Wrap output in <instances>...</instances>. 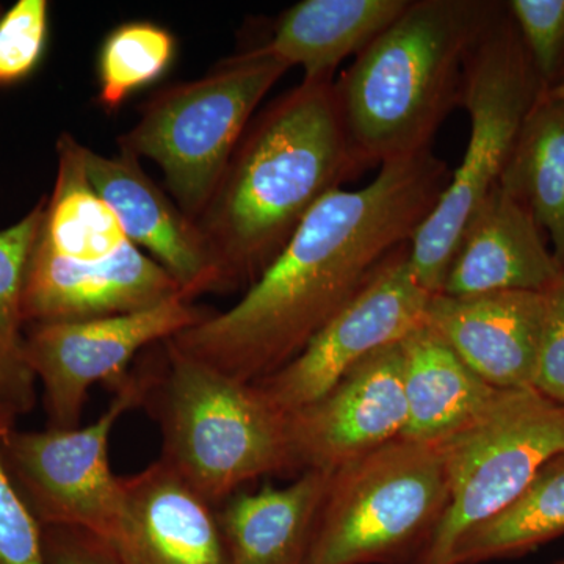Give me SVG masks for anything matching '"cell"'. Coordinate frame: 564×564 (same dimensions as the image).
Segmentation results:
<instances>
[{"instance_id": "cell-3", "label": "cell", "mask_w": 564, "mask_h": 564, "mask_svg": "<svg viewBox=\"0 0 564 564\" xmlns=\"http://www.w3.org/2000/svg\"><path fill=\"white\" fill-rule=\"evenodd\" d=\"M496 0H410L406 10L334 82L364 172L432 150L462 101L464 68Z\"/></svg>"}, {"instance_id": "cell-10", "label": "cell", "mask_w": 564, "mask_h": 564, "mask_svg": "<svg viewBox=\"0 0 564 564\" xmlns=\"http://www.w3.org/2000/svg\"><path fill=\"white\" fill-rule=\"evenodd\" d=\"M101 417L73 430L18 432L3 437L11 480L41 527H73L110 541L121 513V477L110 469L109 443L118 419L143 403L132 370Z\"/></svg>"}, {"instance_id": "cell-28", "label": "cell", "mask_w": 564, "mask_h": 564, "mask_svg": "<svg viewBox=\"0 0 564 564\" xmlns=\"http://www.w3.org/2000/svg\"><path fill=\"white\" fill-rule=\"evenodd\" d=\"M544 296V325L533 389L564 406V269Z\"/></svg>"}, {"instance_id": "cell-25", "label": "cell", "mask_w": 564, "mask_h": 564, "mask_svg": "<svg viewBox=\"0 0 564 564\" xmlns=\"http://www.w3.org/2000/svg\"><path fill=\"white\" fill-rule=\"evenodd\" d=\"M507 6L541 88L560 90L564 87V0H510Z\"/></svg>"}, {"instance_id": "cell-5", "label": "cell", "mask_w": 564, "mask_h": 564, "mask_svg": "<svg viewBox=\"0 0 564 564\" xmlns=\"http://www.w3.org/2000/svg\"><path fill=\"white\" fill-rule=\"evenodd\" d=\"M57 154V180L43 199L25 272V325L133 313L163 302L173 292L172 276L131 243L93 187L84 144L62 133Z\"/></svg>"}, {"instance_id": "cell-11", "label": "cell", "mask_w": 564, "mask_h": 564, "mask_svg": "<svg viewBox=\"0 0 564 564\" xmlns=\"http://www.w3.org/2000/svg\"><path fill=\"white\" fill-rule=\"evenodd\" d=\"M212 314L187 295H176L135 313L28 325L25 361L43 386L47 429H77L93 386L101 381L115 391L141 350L172 339Z\"/></svg>"}, {"instance_id": "cell-13", "label": "cell", "mask_w": 564, "mask_h": 564, "mask_svg": "<svg viewBox=\"0 0 564 564\" xmlns=\"http://www.w3.org/2000/svg\"><path fill=\"white\" fill-rule=\"evenodd\" d=\"M400 343L373 351L321 399L289 414L296 473H336L402 437L406 400Z\"/></svg>"}, {"instance_id": "cell-7", "label": "cell", "mask_w": 564, "mask_h": 564, "mask_svg": "<svg viewBox=\"0 0 564 564\" xmlns=\"http://www.w3.org/2000/svg\"><path fill=\"white\" fill-rule=\"evenodd\" d=\"M447 500L440 444L399 437L332 474L306 564H414Z\"/></svg>"}, {"instance_id": "cell-19", "label": "cell", "mask_w": 564, "mask_h": 564, "mask_svg": "<svg viewBox=\"0 0 564 564\" xmlns=\"http://www.w3.org/2000/svg\"><path fill=\"white\" fill-rule=\"evenodd\" d=\"M410 0H302L282 11L252 55L302 66L303 80L333 79L337 65L366 50Z\"/></svg>"}, {"instance_id": "cell-8", "label": "cell", "mask_w": 564, "mask_h": 564, "mask_svg": "<svg viewBox=\"0 0 564 564\" xmlns=\"http://www.w3.org/2000/svg\"><path fill=\"white\" fill-rule=\"evenodd\" d=\"M289 68L242 51L198 80L170 85L141 106L121 152L161 166L165 184L193 220L206 209L263 96Z\"/></svg>"}, {"instance_id": "cell-27", "label": "cell", "mask_w": 564, "mask_h": 564, "mask_svg": "<svg viewBox=\"0 0 564 564\" xmlns=\"http://www.w3.org/2000/svg\"><path fill=\"white\" fill-rule=\"evenodd\" d=\"M17 419L0 408V564H46L43 527L22 500L3 462V437Z\"/></svg>"}, {"instance_id": "cell-26", "label": "cell", "mask_w": 564, "mask_h": 564, "mask_svg": "<svg viewBox=\"0 0 564 564\" xmlns=\"http://www.w3.org/2000/svg\"><path fill=\"white\" fill-rule=\"evenodd\" d=\"M50 39V3L18 0L0 14V88L20 84L39 68Z\"/></svg>"}, {"instance_id": "cell-15", "label": "cell", "mask_w": 564, "mask_h": 564, "mask_svg": "<svg viewBox=\"0 0 564 564\" xmlns=\"http://www.w3.org/2000/svg\"><path fill=\"white\" fill-rule=\"evenodd\" d=\"M85 166L131 243L150 252L185 295L221 292L220 269L202 226L150 180L139 159L126 152L107 158L85 147Z\"/></svg>"}, {"instance_id": "cell-17", "label": "cell", "mask_w": 564, "mask_h": 564, "mask_svg": "<svg viewBox=\"0 0 564 564\" xmlns=\"http://www.w3.org/2000/svg\"><path fill=\"white\" fill-rule=\"evenodd\" d=\"M562 270L532 214L497 184L464 226L441 293L545 292Z\"/></svg>"}, {"instance_id": "cell-14", "label": "cell", "mask_w": 564, "mask_h": 564, "mask_svg": "<svg viewBox=\"0 0 564 564\" xmlns=\"http://www.w3.org/2000/svg\"><path fill=\"white\" fill-rule=\"evenodd\" d=\"M544 313V292L437 293L423 323L485 383L519 391L533 389Z\"/></svg>"}, {"instance_id": "cell-31", "label": "cell", "mask_w": 564, "mask_h": 564, "mask_svg": "<svg viewBox=\"0 0 564 564\" xmlns=\"http://www.w3.org/2000/svg\"><path fill=\"white\" fill-rule=\"evenodd\" d=\"M554 564H564V560H560V562H556Z\"/></svg>"}, {"instance_id": "cell-1", "label": "cell", "mask_w": 564, "mask_h": 564, "mask_svg": "<svg viewBox=\"0 0 564 564\" xmlns=\"http://www.w3.org/2000/svg\"><path fill=\"white\" fill-rule=\"evenodd\" d=\"M451 180L429 150L384 163L359 191L329 193L236 306L170 340L245 383L276 373L413 239Z\"/></svg>"}, {"instance_id": "cell-20", "label": "cell", "mask_w": 564, "mask_h": 564, "mask_svg": "<svg viewBox=\"0 0 564 564\" xmlns=\"http://www.w3.org/2000/svg\"><path fill=\"white\" fill-rule=\"evenodd\" d=\"M400 344L406 400L402 440L443 443L477 421L502 392L475 375L425 323Z\"/></svg>"}, {"instance_id": "cell-23", "label": "cell", "mask_w": 564, "mask_h": 564, "mask_svg": "<svg viewBox=\"0 0 564 564\" xmlns=\"http://www.w3.org/2000/svg\"><path fill=\"white\" fill-rule=\"evenodd\" d=\"M41 212L43 202L0 231V408L17 417L31 413L36 402V378L24 355L22 295Z\"/></svg>"}, {"instance_id": "cell-29", "label": "cell", "mask_w": 564, "mask_h": 564, "mask_svg": "<svg viewBox=\"0 0 564 564\" xmlns=\"http://www.w3.org/2000/svg\"><path fill=\"white\" fill-rule=\"evenodd\" d=\"M46 564H124L110 541L73 527H43Z\"/></svg>"}, {"instance_id": "cell-30", "label": "cell", "mask_w": 564, "mask_h": 564, "mask_svg": "<svg viewBox=\"0 0 564 564\" xmlns=\"http://www.w3.org/2000/svg\"><path fill=\"white\" fill-rule=\"evenodd\" d=\"M547 95L556 96V98L564 99V87L560 88V90H556L554 93H547Z\"/></svg>"}, {"instance_id": "cell-4", "label": "cell", "mask_w": 564, "mask_h": 564, "mask_svg": "<svg viewBox=\"0 0 564 564\" xmlns=\"http://www.w3.org/2000/svg\"><path fill=\"white\" fill-rule=\"evenodd\" d=\"M139 370L141 408L162 432L163 463L215 508L267 475L296 473L289 414L259 389L174 347L154 345Z\"/></svg>"}, {"instance_id": "cell-6", "label": "cell", "mask_w": 564, "mask_h": 564, "mask_svg": "<svg viewBox=\"0 0 564 564\" xmlns=\"http://www.w3.org/2000/svg\"><path fill=\"white\" fill-rule=\"evenodd\" d=\"M518 25L500 2L467 57L459 107L470 118L462 165L410 240L415 280L430 295L443 292L464 226L500 176L533 104L543 95Z\"/></svg>"}, {"instance_id": "cell-16", "label": "cell", "mask_w": 564, "mask_h": 564, "mask_svg": "<svg viewBox=\"0 0 564 564\" xmlns=\"http://www.w3.org/2000/svg\"><path fill=\"white\" fill-rule=\"evenodd\" d=\"M110 543L124 564H228L217 508L161 458L121 477Z\"/></svg>"}, {"instance_id": "cell-22", "label": "cell", "mask_w": 564, "mask_h": 564, "mask_svg": "<svg viewBox=\"0 0 564 564\" xmlns=\"http://www.w3.org/2000/svg\"><path fill=\"white\" fill-rule=\"evenodd\" d=\"M564 534V452L534 474L521 496L456 545L451 564L514 558Z\"/></svg>"}, {"instance_id": "cell-21", "label": "cell", "mask_w": 564, "mask_h": 564, "mask_svg": "<svg viewBox=\"0 0 564 564\" xmlns=\"http://www.w3.org/2000/svg\"><path fill=\"white\" fill-rule=\"evenodd\" d=\"M499 185L532 214L564 269V99L543 93L533 104Z\"/></svg>"}, {"instance_id": "cell-9", "label": "cell", "mask_w": 564, "mask_h": 564, "mask_svg": "<svg viewBox=\"0 0 564 564\" xmlns=\"http://www.w3.org/2000/svg\"><path fill=\"white\" fill-rule=\"evenodd\" d=\"M448 500L414 564H451L475 527L514 502L545 462L564 452V406L534 391H502L477 421L440 443Z\"/></svg>"}, {"instance_id": "cell-18", "label": "cell", "mask_w": 564, "mask_h": 564, "mask_svg": "<svg viewBox=\"0 0 564 564\" xmlns=\"http://www.w3.org/2000/svg\"><path fill=\"white\" fill-rule=\"evenodd\" d=\"M332 474L304 470L285 488L226 499L217 518L228 564H306Z\"/></svg>"}, {"instance_id": "cell-12", "label": "cell", "mask_w": 564, "mask_h": 564, "mask_svg": "<svg viewBox=\"0 0 564 564\" xmlns=\"http://www.w3.org/2000/svg\"><path fill=\"white\" fill-rule=\"evenodd\" d=\"M430 299L411 269L410 242L404 243L293 361L254 384L282 413L299 411L325 395L364 358L421 326Z\"/></svg>"}, {"instance_id": "cell-24", "label": "cell", "mask_w": 564, "mask_h": 564, "mask_svg": "<svg viewBox=\"0 0 564 564\" xmlns=\"http://www.w3.org/2000/svg\"><path fill=\"white\" fill-rule=\"evenodd\" d=\"M176 39L151 21L118 25L102 41L98 55V102L117 111L133 93L165 76L176 57Z\"/></svg>"}, {"instance_id": "cell-32", "label": "cell", "mask_w": 564, "mask_h": 564, "mask_svg": "<svg viewBox=\"0 0 564 564\" xmlns=\"http://www.w3.org/2000/svg\"><path fill=\"white\" fill-rule=\"evenodd\" d=\"M0 14H2V13H0Z\"/></svg>"}, {"instance_id": "cell-2", "label": "cell", "mask_w": 564, "mask_h": 564, "mask_svg": "<svg viewBox=\"0 0 564 564\" xmlns=\"http://www.w3.org/2000/svg\"><path fill=\"white\" fill-rule=\"evenodd\" d=\"M364 172L333 79L303 80L248 126L198 225L221 292L254 284L311 210Z\"/></svg>"}]
</instances>
